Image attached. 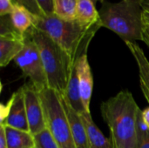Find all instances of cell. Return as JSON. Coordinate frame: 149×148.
<instances>
[{
	"mask_svg": "<svg viewBox=\"0 0 149 148\" xmlns=\"http://www.w3.org/2000/svg\"><path fill=\"white\" fill-rule=\"evenodd\" d=\"M139 109L127 90L119 92L101 104V115L108 126L113 148H139L136 132Z\"/></svg>",
	"mask_w": 149,
	"mask_h": 148,
	"instance_id": "obj_1",
	"label": "cell"
},
{
	"mask_svg": "<svg viewBox=\"0 0 149 148\" xmlns=\"http://www.w3.org/2000/svg\"><path fill=\"white\" fill-rule=\"evenodd\" d=\"M34 28L47 34L58 44L73 61L87 53L89 44L100 28L101 23L84 25L77 20L65 21L56 15H35Z\"/></svg>",
	"mask_w": 149,
	"mask_h": 148,
	"instance_id": "obj_2",
	"label": "cell"
},
{
	"mask_svg": "<svg viewBox=\"0 0 149 148\" xmlns=\"http://www.w3.org/2000/svg\"><path fill=\"white\" fill-rule=\"evenodd\" d=\"M102 27L117 34L125 43L142 41L143 21L141 0L104 1L99 10Z\"/></svg>",
	"mask_w": 149,
	"mask_h": 148,
	"instance_id": "obj_3",
	"label": "cell"
},
{
	"mask_svg": "<svg viewBox=\"0 0 149 148\" xmlns=\"http://www.w3.org/2000/svg\"><path fill=\"white\" fill-rule=\"evenodd\" d=\"M28 33L36 43L43 62L48 87L64 95L72 66L77 63L47 34L31 27Z\"/></svg>",
	"mask_w": 149,
	"mask_h": 148,
	"instance_id": "obj_4",
	"label": "cell"
},
{
	"mask_svg": "<svg viewBox=\"0 0 149 148\" xmlns=\"http://www.w3.org/2000/svg\"><path fill=\"white\" fill-rule=\"evenodd\" d=\"M39 92L45 112L46 128L59 148H76L61 94L49 87L42 89Z\"/></svg>",
	"mask_w": 149,
	"mask_h": 148,
	"instance_id": "obj_5",
	"label": "cell"
},
{
	"mask_svg": "<svg viewBox=\"0 0 149 148\" xmlns=\"http://www.w3.org/2000/svg\"><path fill=\"white\" fill-rule=\"evenodd\" d=\"M14 62L22 71L23 77L28 78L38 91L48 87L39 50L28 32L25 34L24 47L15 58Z\"/></svg>",
	"mask_w": 149,
	"mask_h": 148,
	"instance_id": "obj_6",
	"label": "cell"
},
{
	"mask_svg": "<svg viewBox=\"0 0 149 148\" xmlns=\"http://www.w3.org/2000/svg\"><path fill=\"white\" fill-rule=\"evenodd\" d=\"M21 88L24 97L26 116L30 133L32 135H35L46 128L45 112L40 92L31 82L24 85Z\"/></svg>",
	"mask_w": 149,
	"mask_h": 148,
	"instance_id": "obj_7",
	"label": "cell"
},
{
	"mask_svg": "<svg viewBox=\"0 0 149 148\" xmlns=\"http://www.w3.org/2000/svg\"><path fill=\"white\" fill-rule=\"evenodd\" d=\"M9 111L3 125L15 129L30 132L27 121L24 97L22 88L14 92L8 101Z\"/></svg>",
	"mask_w": 149,
	"mask_h": 148,
	"instance_id": "obj_8",
	"label": "cell"
},
{
	"mask_svg": "<svg viewBox=\"0 0 149 148\" xmlns=\"http://www.w3.org/2000/svg\"><path fill=\"white\" fill-rule=\"evenodd\" d=\"M77 75L83 106L86 113L90 112V103L93 90V77L88 61L87 53L83 54L77 62Z\"/></svg>",
	"mask_w": 149,
	"mask_h": 148,
	"instance_id": "obj_9",
	"label": "cell"
},
{
	"mask_svg": "<svg viewBox=\"0 0 149 148\" xmlns=\"http://www.w3.org/2000/svg\"><path fill=\"white\" fill-rule=\"evenodd\" d=\"M25 35L18 32L0 35V65L7 66L18 55L24 44Z\"/></svg>",
	"mask_w": 149,
	"mask_h": 148,
	"instance_id": "obj_10",
	"label": "cell"
},
{
	"mask_svg": "<svg viewBox=\"0 0 149 148\" xmlns=\"http://www.w3.org/2000/svg\"><path fill=\"white\" fill-rule=\"evenodd\" d=\"M62 96V102L65 107L66 116L71 126L72 134L73 138V141L76 148H90L86 131L85 126L83 124L82 119L80 114H79L75 110H73L69 104L65 101L63 95Z\"/></svg>",
	"mask_w": 149,
	"mask_h": 148,
	"instance_id": "obj_11",
	"label": "cell"
},
{
	"mask_svg": "<svg viewBox=\"0 0 149 148\" xmlns=\"http://www.w3.org/2000/svg\"><path fill=\"white\" fill-rule=\"evenodd\" d=\"M138 66L140 85L142 93L149 103V60L136 42H126Z\"/></svg>",
	"mask_w": 149,
	"mask_h": 148,
	"instance_id": "obj_12",
	"label": "cell"
},
{
	"mask_svg": "<svg viewBox=\"0 0 149 148\" xmlns=\"http://www.w3.org/2000/svg\"><path fill=\"white\" fill-rule=\"evenodd\" d=\"M35 13L31 11L24 4L15 2L10 12V22L17 31L22 35H25L33 26L35 20Z\"/></svg>",
	"mask_w": 149,
	"mask_h": 148,
	"instance_id": "obj_13",
	"label": "cell"
},
{
	"mask_svg": "<svg viewBox=\"0 0 149 148\" xmlns=\"http://www.w3.org/2000/svg\"><path fill=\"white\" fill-rule=\"evenodd\" d=\"M63 97L65 99V101L69 104V106L73 110H75L79 114H83L84 113H86L80 96L79 79L77 75V63L72 68L67 87Z\"/></svg>",
	"mask_w": 149,
	"mask_h": 148,
	"instance_id": "obj_14",
	"label": "cell"
},
{
	"mask_svg": "<svg viewBox=\"0 0 149 148\" xmlns=\"http://www.w3.org/2000/svg\"><path fill=\"white\" fill-rule=\"evenodd\" d=\"M83 124L85 126L89 147L90 148H113L110 139L105 137L100 128L93 122L91 113H84L80 114Z\"/></svg>",
	"mask_w": 149,
	"mask_h": 148,
	"instance_id": "obj_15",
	"label": "cell"
},
{
	"mask_svg": "<svg viewBox=\"0 0 149 148\" xmlns=\"http://www.w3.org/2000/svg\"><path fill=\"white\" fill-rule=\"evenodd\" d=\"M76 20L84 25H93L100 22V13L92 0H77Z\"/></svg>",
	"mask_w": 149,
	"mask_h": 148,
	"instance_id": "obj_16",
	"label": "cell"
},
{
	"mask_svg": "<svg viewBox=\"0 0 149 148\" xmlns=\"http://www.w3.org/2000/svg\"><path fill=\"white\" fill-rule=\"evenodd\" d=\"M7 148H34V138L30 132H25L4 126Z\"/></svg>",
	"mask_w": 149,
	"mask_h": 148,
	"instance_id": "obj_17",
	"label": "cell"
},
{
	"mask_svg": "<svg viewBox=\"0 0 149 148\" xmlns=\"http://www.w3.org/2000/svg\"><path fill=\"white\" fill-rule=\"evenodd\" d=\"M77 0H53L54 15L65 21L76 20Z\"/></svg>",
	"mask_w": 149,
	"mask_h": 148,
	"instance_id": "obj_18",
	"label": "cell"
},
{
	"mask_svg": "<svg viewBox=\"0 0 149 148\" xmlns=\"http://www.w3.org/2000/svg\"><path fill=\"white\" fill-rule=\"evenodd\" d=\"M34 148H59L47 128L33 135Z\"/></svg>",
	"mask_w": 149,
	"mask_h": 148,
	"instance_id": "obj_19",
	"label": "cell"
},
{
	"mask_svg": "<svg viewBox=\"0 0 149 148\" xmlns=\"http://www.w3.org/2000/svg\"><path fill=\"white\" fill-rule=\"evenodd\" d=\"M136 132H137V139L140 147L142 141L149 134V128L142 118V111L141 109L138 110L137 116H136Z\"/></svg>",
	"mask_w": 149,
	"mask_h": 148,
	"instance_id": "obj_20",
	"label": "cell"
},
{
	"mask_svg": "<svg viewBox=\"0 0 149 148\" xmlns=\"http://www.w3.org/2000/svg\"><path fill=\"white\" fill-rule=\"evenodd\" d=\"M40 14L44 16H50L54 14L53 0H35Z\"/></svg>",
	"mask_w": 149,
	"mask_h": 148,
	"instance_id": "obj_21",
	"label": "cell"
},
{
	"mask_svg": "<svg viewBox=\"0 0 149 148\" xmlns=\"http://www.w3.org/2000/svg\"><path fill=\"white\" fill-rule=\"evenodd\" d=\"M14 3L11 0H0V16L4 17L10 14Z\"/></svg>",
	"mask_w": 149,
	"mask_h": 148,
	"instance_id": "obj_22",
	"label": "cell"
},
{
	"mask_svg": "<svg viewBox=\"0 0 149 148\" xmlns=\"http://www.w3.org/2000/svg\"><path fill=\"white\" fill-rule=\"evenodd\" d=\"M17 2H18V3H22V4H24V5L26 6L31 11H32L33 13L37 14L36 10H34V6H35L38 10V6H37V3H36L35 0H17Z\"/></svg>",
	"mask_w": 149,
	"mask_h": 148,
	"instance_id": "obj_23",
	"label": "cell"
},
{
	"mask_svg": "<svg viewBox=\"0 0 149 148\" xmlns=\"http://www.w3.org/2000/svg\"><path fill=\"white\" fill-rule=\"evenodd\" d=\"M0 148H7V140L5 135L4 125H0Z\"/></svg>",
	"mask_w": 149,
	"mask_h": 148,
	"instance_id": "obj_24",
	"label": "cell"
},
{
	"mask_svg": "<svg viewBox=\"0 0 149 148\" xmlns=\"http://www.w3.org/2000/svg\"><path fill=\"white\" fill-rule=\"evenodd\" d=\"M142 41L147 44V46L149 48V25L145 24L143 25L142 30Z\"/></svg>",
	"mask_w": 149,
	"mask_h": 148,
	"instance_id": "obj_25",
	"label": "cell"
},
{
	"mask_svg": "<svg viewBox=\"0 0 149 148\" xmlns=\"http://www.w3.org/2000/svg\"><path fill=\"white\" fill-rule=\"evenodd\" d=\"M142 118L149 128V107L142 111Z\"/></svg>",
	"mask_w": 149,
	"mask_h": 148,
	"instance_id": "obj_26",
	"label": "cell"
},
{
	"mask_svg": "<svg viewBox=\"0 0 149 148\" xmlns=\"http://www.w3.org/2000/svg\"><path fill=\"white\" fill-rule=\"evenodd\" d=\"M142 21H143V24L149 25V12L144 10L142 13Z\"/></svg>",
	"mask_w": 149,
	"mask_h": 148,
	"instance_id": "obj_27",
	"label": "cell"
},
{
	"mask_svg": "<svg viewBox=\"0 0 149 148\" xmlns=\"http://www.w3.org/2000/svg\"><path fill=\"white\" fill-rule=\"evenodd\" d=\"M139 148H149V134L146 137V139L142 141Z\"/></svg>",
	"mask_w": 149,
	"mask_h": 148,
	"instance_id": "obj_28",
	"label": "cell"
},
{
	"mask_svg": "<svg viewBox=\"0 0 149 148\" xmlns=\"http://www.w3.org/2000/svg\"><path fill=\"white\" fill-rule=\"evenodd\" d=\"M149 5V0H141V6Z\"/></svg>",
	"mask_w": 149,
	"mask_h": 148,
	"instance_id": "obj_29",
	"label": "cell"
},
{
	"mask_svg": "<svg viewBox=\"0 0 149 148\" xmlns=\"http://www.w3.org/2000/svg\"><path fill=\"white\" fill-rule=\"evenodd\" d=\"M142 9H143L144 10H147V11H148V12H149V5H146V6H142Z\"/></svg>",
	"mask_w": 149,
	"mask_h": 148,
	"instance_id": "obj_30",
	"label": "cell"
},
{
	"mask_svg": "<svg viewBox=\"0 0 149 148\" xmlns=\"http://www.w3.org/2000/svg\"><path fill=\"white\" fill-rule=\"evenodd\" d=\"M92 1H93V2L94 3H98V2H100V3H103V2H104L105 0H92Z\"/></svg>",
	"mask_w": 149,
	"mask_h": 148,
	"instance_id": "obj_31",
	"label": "cell"
}]
</instances>
